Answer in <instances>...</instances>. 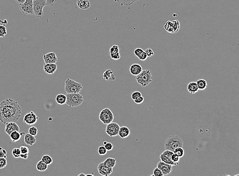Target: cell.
Instances as JSON below:
<instances>
[{
    "mask_svg": "<svg viewBox=\"0 0 239 176\" xmlns=\"http://www.w3.org/2000/svg\"><path fill=\"white\" fill-rule=\"evenodd\" d=\"M38 131L37 128L35 127V126H31L28 129L29 134L32 135V136H37V134H38Z\"/></svg>",
    "mask_w": 239,
    "mask_h": 176,
    "instance_id": "836d02e7",
    "label": "cell"
},
{
    "mask_svg": "<svg viewBox=\"0 0 239 176\" xmlns=\"http://www.w3.org/2000/svg\"><path fill=\"white\" fill-rule=\"evenodd\" d=\"M24 142L27 145L32 146L36 143V139L35 137V136H32L28 133L25 135Z\"/></svg>",
    "mask_w": 239,
    "mask_h": 176,
    "instance_id": "44dd1931",
    "label": "cell"
},
{
    "mask_svg": "<svg viewBox=\"0 0 239 176\" xmlns=\"http://www.w3.org/2000/svg\"><path fill=\"white\" fill-rule=\"evenodd\" d=\"M98 171L99 174L102 176H108L113 173V168L107 167L102 162L99 164Z\"/></svg>",
    "mask_w": 239,
    "mask_h": 176,
    "instance_id": "7c38bea8",
    "label": "cell"
},
{
    "mask_svg": "<svg viewBox=\"0 0 239 176\" xmlns=\"http://www.w3.org/2000/svg\"><path fill=\"white\" fill-rule=\"evenodd\" d=\"M19 7L24 15H34L33 0H25L23 3L19 4Z\"/></svg>",
    "mask_w": 239,
    "mask_h": 176,
    "instance_id": "ba28073f",
    "label": "cell"
},
{
    "mask_svg": "<svg viewBox=\"0 0 239 176\" xmlns=\"http://www.w3.org/2000/svg\"><path fill=\"white\" fill-rule=\"evenodd\" d=\"M120 125L116 122H111L107 125L106 128V133L110 137H114L118 136V133L120 131Z\"/></svg>",
    "mask_w": 239,
    "mask_h": 176,
    "instance_id": "9c48e42d",
    "label": "cell"
},
{
    "mask_svg": "<svg viewBox=\"0 0 239 176\" xmlns=\"http://www.w3.org/2000/svg\"><path fill=\"white\" fill-rule=\"evenodd\" d=\"M114 2L121 6H131L135 3V0H113Z\"/></svg>",
    "mask_w": 239,
    "mask_h": 176,
    "instance_id": "4316f807",
    "label": "cell"
},
{
    "mask_svg": "<svg viewBox=\"0 0 239 176\" xmlns=\"http://www.w3.org/2000/svg\"><path fill=\"white\" fill-rule=\"evenodd\" d=\"M130 72L133 76H137L141 73L143 71L141 65L138 64H133L130 65L129 69Z\"/></svg>",
    "mask_w": 239,
    "mask_h": 176,
    "instance_id": "2e32d148",
    "label": "cell"
},
{
    "mask_svg": "<svg viewBox=\"0 0 239 176\" xmlns=\"http://www.w3.org/2000/svg\"><path fill=\"white\" fill-rule=\"evenodd\" d=\"M144 98L142 96H140V97L135 99L134 100V101L137 104H141L144 101Z\"/></svg>",
    "mask_w": 239,
    "mask_h": 176,
    "instance_id": "c3c4849f",
    "label": "cell"
},
{
    "mask_svg": "<svg viewBox=\"0 0 239 176\" xmlns=\"http://www.w3.org/2000/svg\"><path fill=\"white\" fill-rule=\"evenodd\" d=\"M36 169L38 171L43 172L47 170L48 168V165L40 160L36 164Z\"/></svg>",
    "mask_w": 239,
    "mask_h": 176,
    "instance_id": "484cf974",
    "label": "cell"
},
{
    "mask_svg": "<svg viewBox=\"0 0 239 176\" xmlns=\"http://www.w3.org/2000/svg\"><path fill=\"white\" fill-rule=\"evenodd\" d=\"M7 165L6 158H0V169L4 168Z\"/></svg>",
    "mask_w": 239,
    "mask_h": 176,
    "instance_id": "8d00e7d4",
    "label": "cell"
},
{
    "mask_svg": "<svg viewBox=\"0 0 239 176\" xmlns=\"http://www.w3.org/2000/svg\"><path fill=\"white\" fill-rule=\"evenodd\" d=\"M165 150L170 151L173 150L178 147L183 148V141L178 135H171L167 138L164 143Z\"/></svg>",
    "mask_w": 239,
    "mask_h": 176,
    "instance_id": "7a4b0ae2",
    "label": "cell"
},
{
    "mask_svg": "<svg viewBox=\"0 0 239 176\" xmlns=\"http://www.w3.org/2000/svg\"><path fill=\"white\" fill-rule=\"evenodd\" d=\"M135 2H137V1H139V0H135Z\"/></svg>",
    "mask_w": 239,
    "mask_h": 176,
    "instance_id": "9f6ffc18",
    "label": "cell"
},
{
    "mask_svg": "<svg viewBox=\"0 0 239 176\" xmlns=\"http://www.w3.org/2000/svg\"><path fill=\"white\" fill-rule=\"evenodd\" d=\"M57 69V65L56 64L47 63L44 64L43 65V70L44 72L49 75H52L55 73Z\"/></svg>",
    "mask_w": 239,
    "mask_h": 176,
    "instance_id": "9a60e30c",
    "label": "cell"
},
{
    "mask_svg": "<svg viewBox=\"0 0 239 176\" xmlns=\"http://www.w3.org/2000/svg\"><path fill=\"white\" fill-rule=\"evenodd\" d=\"M98 153H99V155H101V156H103V155H105L107 153V150L106 149L105 147L103 145H101V146H99V147H98Z\"/></svg>",
    "mask_w": 239,
    "mask_h": 176,
    "instance_id": "d6a6232c",
    "label": "cell"
},
{
    "mask_svg": "<svg viewBox=\"0 0 239 176\" xmlns=\"http://www.w3.org/2000/svg\"><path fill=\"white\" fill-rule=\"evenodd\" d=\"M41 161H43V162H44L48 165H50L53 162V160L52 157L47 154L43 155L42 156Z\"/></svg>",
    "mask_w": 239,
    "mask_h": 176,
    "instance_id": "f1b7e54d",
    "label": "cell"
},
{
    "mask_svg": "<svg viewBox=\"0 0 239 176\" xmlns=\"http://www.w3.org/2000/svg\"><path fill=\"white\" fill-rule=\"evenodd\" d=\"M157 167L162 171L163 176H167L171 173L173 166L160 161L157 164Z\"/></svg>",
    "mask_w": 239,
    "mask_h": 176,
    "instance_id": "8fae6325",
    "label": "cell"
},
{
    "mask_svg": "<svg viewBox=\"0 0 239 176\" xmlns=\"http://www.w3.org/2000/svg\"><path fill=\"white\" fill-rule=\"evenodd\" d=\"M16 1L18 4H20L23 3L25 1V0H16Z\"/></svg>",
    "mask_w": 239,
    "mask_h": 176,
    "instance_id": "db71d44e",
    "label": "cell"
},
{
    "mask_svg": "<svg viewBox=\"0 0 239 176\" xmlns=\"http://www.w3.org/2000/svg\"><path fill=\"white\" fill-rule=\"evenodd\" d=\"M130 133H131L130 130L127 126H121L120 127L118 136L122 139H126L130 136Z\"/></svg>",
    "mask_w": 239,
    "mask_h": 176,
    "instance_id": "e0dca14e",
    "label": "cell"
},
{
    "mask_svg": "<svg viewBox=\"0 0 239 176\" xmlns=\"http://www.w3.org/2000/svg\"><path fill=\"white\" fill-rule=\"evenodd\" d=\"M153 175L154 176H163L162 171L158 167L153 170Z\"/></svg>",
    "mask_w": 239,
    "mask_h": 176,
    "instance_id": "f35d334b",
    "label": "cell"
},
{
    "mask_svg": "<svg viewBox=\"0 0 239 176\" xmlns=\"http://www.w3.org/2000/svg\"><path fill=\"white\" fill-rule=\"evenodd\" d=\"M103 144L108 151H111L113 149L114 145L111 142H107L106 141H104L103 142Z\"/></svg>",
    "mask_w": 239,
    "mask_h": 176,
    "instance_id": "d590c367",
    "label": "cell"
},
{
    "mask_svg": "<svg viewBox=\"0 0 239 176\" xmlns=\"http://www.w3.org/2000/svg\"><path fill=\"white\" fill-rule=\"evenodd\" d=\"M161 161H162L163 162H165L166 164H169L170 165H172V166H175L178 164H176L175 162H173L171 161V159L170 158H167L166 156H165L163 154H161L160 156Z\"/></svg>",
    "mask_w": 239,
    "mask_h": 176,
    "instance_id": "83f0119b",
    "label": "cell"
},
{
    "mask_svg": "<svg viewBox=\"0 0 239 176\" xmlns=\"http://www.w3.org/2000/svg\"><path fill=\"white\" fill-rule=\"evenodd\" d=\"M188 92L191 94H194L198 92V89L196 82H190L187 85Z\"/></svg>",
    "mask_w": 239,
    "mask_h": 176,
    "instance_id": "603a6c76",
    "label": "cell"
},
{
    "mask_svg": "<svg viewBox=\"0 0 239 176\" xmlns=\"http://www.w3.org/2000/svg\"><path fill=\"white\" fill-rule=\"evenodd\" d=\"M11 154L15 158H20L21 154V150L19 148H14L12 150Z\"/></svg>",
    "mask_w": 239,
    "mask_h": 176,
    "instance_id": "4dcf8cb0",
    "label": "cell"
},
{
    "mask_svg": "<svg viewBox=\"0 0 239 176\" xmlns=\"http://www.w3.org/2000/svg\"><path fill=\"white\" fill-rule=\"evenodd\" d=\"M172 27L175 30V33H177L178 32L180 28V23L179 21L178 20H173L172 22Z\"/></svg>",
    "mask_w": 239,
    "mask_h": 176,
    "instance_id": "1f68e13d",
    "label": "cell"
},
{
    "mask_svg": "<svg viewBox=\"0 0 239 176\" xmlns=\"http://www.w3.org/2000/svg\"><path fill=\"white\" fill-rule=\"evenodd\" d=\"M142 96V94L140 91H135L134 92H133L131 94V98L133 100H134L137 98Z\"/></svg>",
    "mask_w": 239,
    "mask_h": 176,
    "instance_id": "ab89813d",
    "label": "cell"
},
{
    "mask_svg": "<svg viewBox=\"0 0 239 176\" xmlns=\"http://www.w3.org/2000/svg\"><path fill=\"white\" fill-rule=\"evenodd\" d=\"M19 149H20V150H21V153H24V154L28 153V154H29V153L30 152V150L29 149L28 147L27 146H24V145L21 146L19 147Z\"/></svg>",
    "mask_w": 239,
    "mask_h": 176,
    "instance_id": "60d3db41",
    "label": "cell"
},
{
    "mask_svg": "<svg viewBox=\"0 0 239 176\" xmlns=\"http://www.w3.org/2000/svg\"><path fill=\"white\" fill-rule=\"evenodd\" d=\"M38 117L33 111L27 113L24 115L23 121L29 125H32L35 124L38 121Z\"/></svg>",
    "mask_w": 239,
    "mask_h": 176,
    "instance_id": "30bf717a",
    "label": "cell"
},
{
    "mask_svg": "<svg viewBox=\"0 0 239 176\" xmlns=\"http://www.w3.org/2000/svg\"><path fill=\"white\" fill-rule=\"evenodd\" d=\"M143 51H144V50L140 48H137L134 49V55H135L138 58Z\"/></svg>",
    "mask_w": 239,
    "mask_h": 176,
    "instance_id": "ee69618b",
    "label": "cell"
},
{
    "mask_svg": "<svg viewBox=\"0 0 239 176\" xmlns=\"http://www.w3.org/2000/svg\"><path fill=\"white\" fill-rule=\"evenodd\" d=\"M77 4L80 9L82 10H87L90 7L89 0H77Z\"/></svg>",
    "mask_w": 239,
    "mask_h": 176,
    "instance_id": "ffe728a7",
    "label": "cell"
},
{
    "mask_svg": "<svg viewBox=\"0 0 239 176\" xmlns=\"http://www.w3.org/2000/svg\"><path fill=\"white\" fill-rule=\"evenodd\" d=\"M136 81L142 87L148 85L153 81V77L151 70H144L136 76Z\"/></svg>",
    "mask_w": 239,
    "mask_h": 176,
    "instance_id": "3957f363",
    "label": "cell"
},
{
    "mask_svg": "<svg viewBox=\"0 0 239 176\" xmlns=\"http://www.w3.org/2000/svg\"><path fill=\"white\" fill-rule=\"evenodd\" d=\"M110 57L111 58V59H114V60H118L120 58V52L112 53V54H110Z\"/></svg>",
    "mask_w": 239,
    "mask_h": 176,
    "instance_id": "7bdbcfd3",
    "label": "cell"
},
{
    "mask_svg": "<svg viewBox=\"0 0 239 176\" xmlns=\"http://www.w3.org/2000/svg\"><path fill=\"white\" fill-rule=\"evenodd\" d=\"M45 64L51 63L56 64L58 61V58L56 53L54 52H49L43 56Z\"/></svg>",
    "mask_w": 239,
    "mask_h": 176,
    "instance_id": "5bb4252c",
    "label": "cell"
},
{
    "mask_svg": "<svg viewBox=\"0 0 239 176\" xmlns=\"http://www.w3.org/2000/svg\"><path fill=\"white\" fill-rule=\"evenodd\" d=\"M172 22L167 21V22H166L165 25H164V28H165V30L167 31V30H168L170 27H172Z\"/></svg>",
    "mask_w": 239,
    "mask_h": 176,
    "instance_id": "816d5d0a",
    "label": "cell"
},
{
    "mask_svg": "<svg viewBox=\"0 0 239 176\" xmlns=\"http://www.w3.org/2000/svg\"><path fill=\"white\" fill-rule=\"evenodd\" d=\"M7 158V151L2 147H0V158Z\"/></svg>",
    "mask_w": 239,
    "mask_h": 176,
    "instance_id": "bcb514c9",
    "label": "cell"
},
{
    "mask_svg": "<svg viewBox=\"0 0 239 176\" xmlns=\"http://www.w3.org/2000/svg\"><path fill=\"white\" fill-rule=\"evenodd\" d=\"M99 118L104 125H107L113 121V113L110 109L106 108L102 110L99 112Z\"/></svg>",
    "mask_w": 239,
    "mask_h": 176,
    "instance_id": "52a82bcc",
    "label": "cell"
},
{
    "mask_svg": "<svg viewBox=\"0 0 239 176\" xmlns=\"http://www.w3.org/2000/svg\"><path fill=\"white\" fill-rule=\"evenodd\" d=\"M173 153L176 155L178 158H182L184 156L185 151L182 147H178L175 149L173 151Z\"/></svg>",
    "mask_w": 239,
    "mask_h": 176,
    "instance_id": "f546056e",
    "label": "cell"
},
{
    "mask_svg": "<svg viewBox=\"0 0 239 176\" xmlns=\"http://www.w3.org/2000/svg\"><path fill=\"white\" fill-rule=\"evenodd\" d=\"M147 58H148V56H147V55H146V52H145L144 51L138 57L139 59L142 61H145V60L147 59Z\"/></svg>",
    "mask_w": 239,
    "mask_h": 176,
    "instance_id": "7dc6e473",
    "label": "cell"
},
{
    "mask_svg": "<svg viewBox=\"0 0 239 176\" xmlns=\"http://www.w3.org/2000/svg\"><path fill=\"white\" fill-rule=\"evenodd\" d=\"M103 163L107 167L113 168L116 164V159L112 158H107L103 161Z\"/></svg>",
    "mask_w": 239,
    "mask_h": 176,
    "instance_id": "cb8c5ba5",
    "label": "cell"
},
{
    "mask_svg": "<svg viewBox=\"0 0 239 176\" xmlns=\"http://www.w3.org/2000/svg\"><path fill=\"white\" fill-rule=\"evenodd\" d=\"M22 114L21 107L17 101L6 98L0 103V121L4 124L17 122Z\"/></svg>",
    "mask_w": 239,
    "mask_h": 176,
    "instance_id": "6da1fadb",
    "label": "cell"
},
{
    "mask_svg": "<svg viewBox=\"0 0 239 176\" xmlns=\"http://www.w3.org/2000/svg\"><path fill=\"white\" fill-rule=\"evenodd\" d=\"M5 125V132L9 136L14 131H19L20 128L19 126L16 123V122H10L6 123Z\"/></svg>",
    "mask_w": 239,
    "mask_h": 176,
    "instance_id": "4fadbf2b",
    "label": "cell"
},
{
    "mask_svg": "<svg viewBox=\"0 0 239 176\" xmlns=\"http://www.w3.org/2000/svg\"><path fill=\"white\" fill-rule=\"evenodd\" d=\"M25 134L24 132L20 133L19 131H14L10 134V138L12 142L13 143L18 142L21 140V137L23 136V134Z\"/></svg>",
    "mask_w": 239,
    "mask_h": 176,
    "instance_id": "ac0fdd59",
    "label": "cell"
},
{
    "mask_svg": "<svg viewBox=\"0 0 239 176\" xmlns=\"http://www.w3.org/2000/svg\"><path fill=\"white\" fill-rule=\"evenodd\" d=\"M117 52H120V48L118 45H114L111 47L110 49V54L117 53Z\"/></svg>",
    "mask_w": 239,
    "mask_h": 176,
    "instance_id": "74e56055",
    "label": "cell"
},
{
    "mask_svg": "<svg viewBox=\"0 0 239 176\" xmlns=\"http://www.w3.org/2000/svg\"><path fill=\"white\" fill-rule=\"evenodd\" d=\"M171 161L173 162H175L176 164H178L179 161H180V158H178L176 155L173 153V154L172 155L171 157Z\"/></svg>",
    "mask_w": 239,
    "mask_h": 176,
    "instance_id": "f6af8a7d",
    "label": "cell"
},
{
    "mask_svg": "<svg viewBox=\"0 0 239 176\" xmlns=\"http://www.w3.org/2000/svg\"><path fill=\"white\" fill-rule=\"evenodd\" d=\"M55 100L58 104L63 105L66 104V95L62 94H58L56 95Z\"/></svg>",
    "mask_w": 239,
    "mask_h": 176,
    "instance_id": "d4e9b609",
    "label": "cell"
},
{
    "mask_svg": "<svg viewBox=\"0 0 239 176\" xmlns=\"http://www.w3.org/2000/svg\"><path fill=\"white\" fill-rule=\"evenodd\" d=\"M57 0H47V6L53 7L55 5Z\"/></svg>",
    "mask_w": 239,
    "mask_h": 176,
    "instance_id": "f907efd6",
    "label": "cell"
},
{
    "mask_svg": "<svg viewBox=\"0 0 239 176\" xmlns=\"http://www.w3.org/2000/svg\"><path fill=\"white\" fill-rule=\"evenodd\" d=\"M28 156L29 154H28V153H25V154L21 153V155H20V158L23 159H27L28 158Z\"/></svg>",
    "mask_w": 239,
    "mask_h": 176,
    "instance_id": "f5cc1de1",
    "label": "cell"
},
{
    "mask_svg": "<svg viewBox=\"0 0 239 176\" xmlns=\"http://www.w3.org/2000/svg\"><path fill=\"white\" fill-rule=\"evenodd\" d=\"M198 91H203L208 87V83L206 80L203 79H199L196 81Z\"/></svg>",
    "mask_w": 239,
    "mask_h": 176,
    "instance_id": "7402d4cb",
    "label": "cell"
},
{
    "mask_svg": "<svg viewBox=\"0 0 239 176\" xmlns=\"http://www.w3.org/2000/svg\"><path fill=\"white\" fill-rule=\"evenodd\" d=\"M82 88L83 86L80 83L71 79L68 78L65 81L64 90L66 94L80 93Z\"/></svg>",
    "mask_w": 239,
    "mask_h": 176,
    "instance_id": "277c9868",
    "label": "cell"
},
{
    "mask_svg": "<svg viewBox=\"0 0 239 176\" xmlns=\"http://www.w3.org/2000/svg\"><path fill=\"white\" fill-rule=\"evenodd\" d=\"M86 176V174H84V173H81L80 174H78V176Z\"/></svg>",
    "mask_w": 239,
    "mask_h": 176,
    "instance_id": "11a10c76",
    "label": "cell"
},
{
    "mask_svg": "<svg viewBox=\"0 0 239 176\" xmlns=\"http://www.w3.org/2000/svg\"><path fill=\"white\" fill-rule=\"evenodd\" d=\"M34 15L41 18L44 15L43 8L47 6V0H33Z\"/></svg>",
    "mask_w": 239,
    "mask_h": 176,
    "instance_id": "8992f818",
    "label": "cell"
},
{
    "mask_svg": "<svg viewBox=\"0 0 239 176\" xmlns=\"http://www.w3.org/2000/svg\"><path fill=\"white\" fill-rule=\"evenodd\" d=\"M7 34L6 27L4 25H0V38H4Z\"/></svg>",
    "mask_w": 239,
    "mask_h": 176,
    "instance_id": "e575fe53",
    "label": "cell"
},
{
    "mask_svg": "<svg viewBox=\"0 0 239 176\" xmlns=\"http://www.w3.org/2000/svg\"><path fill=\"white\" fill-rule=\"evenodd\" d=\"M102 77L104 79L107 81L115 80L116 78L115 75H114L113 72L110 69H108L105 71V72L102 74Z\"/></svg>",
    "mask_w": 239,
    "mask_h": 176,
    "instance_id": "d6986e66",
    "label": "cell"
},
{
    "mask_svg": "<svg viewBox=\"0 0 239 176\" xmlns=\"http://www.w3.org/2000/svg\"><path fill=\"white\" fill-rule=\"evenodd\" d=\"M66 102L69 107H77L83 103V97L80 93L66 94Z\"/></svg>",
    "mask_w": 239,
    "mask_h": 176,
    "instance_id": "5b68a950",
    "label": "cell"
},
{
    "mask_svg": "<svg viewBox=\"0 0 239 176\" xmlns=\"http://www.w3.org/2000/svg\"><path fill=\"white\" fill-rule=\"evenodd\" d=\"M162 154L164 155L165 156H166L167 158H171V157L172 155L173 154V151H170V150H165V151H164Z\"/></svg>",
    "mask_w": 239,
    "mask_h": 176,
    "instance_id": "b9f144b4",
    "label": "cell"
},
{
    "mask_svg": "<svg viewBox=\"0 0 239 176\" xmlns=\"http://www.w3.org/2000/svg\"><path fill=\"white\" fill-rule=\"evenodd\" d=\"M146 52V55H147L148 57H151L154 55V52L153 51V50L151 48H147L145 51H144Z\"/></svg>",
    "mask_w": 239,
    "mask_h": 176,
    "instance_id": "681fc988",
    "label": "cell"
}]
</instances>
